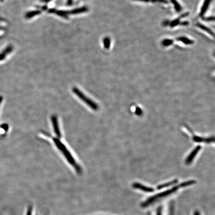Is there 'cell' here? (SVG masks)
<instances>
[{"instance_id":"cell-1","label":"cell","mask_w":215,"mask_h":215,"mask_svg":"<svg viewBox=\"0 0 215 215\" xmlns=\"http://www.w3.org/2000/svg\"><path fill=\"white\" fill-rule=\"evenodd\" d=\"M196 183V181L195 180H189L186 182H183L180 184H179L178 185L174 186L172 188L170 189L169 190H166L165 191L161 193H159L158 194L153 196L151 197V198H149L146 201H145V202L141 204V206L143 207H146L147 206H149L151 204L153 203L157 200L161 199V198H164L165 197L168 196L170 194H172L173 193H174L178 189L180 188L181 187H184L188 186L191 185L193 184Z\"/></svg>"},{"instance_id":"cell-2","label":"cell","mask_w":215,"mask_h":215,"mask_svg":"<svg viewBox=\"0 0 215 215\" xmlns=\"http://www.w3.org/2000/svg\"><path fill=\"white\" fill-rule=\"evenodd\" d=\"M52 139H53L54 143H55V146H57V148H58V149L59 151H61L62 153L64 155L65 157L66 158L68 161L69 162V163L71 165H72L74 167V168L76 170L77 172L78 173L81 172V169L80 168V167L77 164L74 158L71 154L66 146H65L64 144H63V143H62L58 138H52Z\"/></svg>"},{"instance_id":"cell-3","label":"cell","mask_w":215,"mask_h":215,"mask_svg":"<svg viewBox=\"0 0 215 215\" xmlns=\"http://www.w3.org/2000/svg\"><path fill=\"white\" fill-rule=\"evenodd\" d=\"M72 91L76 95H77V97L79 99H81L83 102L85 103V104L87 105L89 107H90V108L95 111L98 110L99 107L97 104H96V103H95L91 99L87 97L84 94L80 91V90L78 89L76 87H74L72 89Z\"/></svg>"},{"instance_id":"cell-4","label":"cell","mask_w":215,"mask_h":215,"mask_svg":"<svg viewBox=\"0 0 215 215\" xmlns=\"http://www.w3.org/2000/svg\"><path fill=\"white\" fill-rule=\"evenodd\" d=\"M51 120L52 122V125L54 127V132L55 135H56L57 138H61V134L60 130L59 127V124H58V119L56 116H55V115H54L51 117Z\"/></svg>"},{"instance_id":"cell-5","label":"cell","mask_w":215,"mask_h":215,"mask_svg":"<svg viewBox=\"0 0 215 215\" xmlns=\"http://www.w3.org/2000/svg\"><path fill=\"white\" fill-rule=\"evenodd\" d=\"M201 149V146H197L196 148H195V149H194L191 153L187 157L186 159L185 162L187 164H189L191 162H192L193 159H194V157L196 156L197 154L198 153V152Z\"/></svg>"},{"instance_id":"cell-6","label":"cell","mask_w":215,"mask_h":215,"mask_svg":"<svg viewBox=\"0 0 215 215\" xmlns=\"http://www.w3.org/2000/svg\"><path fill=\"white\" fill-rule=\"evenodd\" d=\"M132 187H134V188L140 189V190H142L143 191L146 192L151 193V192L154 191V189L151 188V187H147L146 186L143 185L139 183H134L132 184Z\"/></svg>"},{"instance_id":"cell-7","label":"cell","mask_w":215,"mask_h":215,"mask_svg":"<svg viewBox=\"0 0 215 215\" xmlns=\"http://www.w3.org/2000/svg\"><path fill=\"white\" fill-rule=\"evenodd\" d=\"M193 140H194V141H196L197 143L205 142V143H214V140H215V138L214 137H210V138H204L194 135L193 136Z\"/></svg>"},{"instance_id":"cell-8","label":"cell","mask_w":215,"mask_h":215,"mask_svg":"<svg viewBox=\"0 0 215 215\" xmlns=\"http://www.w3.org/2000/svg\"><path fill=\"white\" fill-rule=\"evenodd\" d=\"M88 11V8L87 7H82L81 8H77L75 9H73L70 12H69L70 14H77L82 13H86Z\"/></svg>"},{"instance_id":"cell-9","label":"cell","mask_w":215,"mask_h":215,"mask_svg":"<svg viewBox=\"0 0 215 215\" xmlns=\"http://www.w3.org/2000/svg\"><path fill=\"white\" fill-rule=\"evenodd\" d=\"M178 182V180L177 179L174 180L170 181V182H167V183H165L161 185L158 186H157V189H161L163 188H166V187H169L170 186L173 185L174 184L177 183Z\"/></svg>"},{"instance_id":"cell-10","label":"cell","mask_w":215,"mask_h":215,"mask_svg":"<svg viewBox=\"0 0 215 215\" xmlns=\"http://www.w3.org/2000/svg\"><path fill=\"white\" fill-rule=\"evenodd\" d=\"M55 14L61 17H63L64 19H68V15L69 14V12L65 11H59V10H56L55 13Z\"/></svg>"},{"instance_id":"cell-11","label":"cell","mask_w":215,"mask_h":215,"mask_svg":"<svg viewBox=\"0 0 215 215\" xmlns=\"http://www.w3.org/2000/svg\"><path fill=\"white\" fill-rule=\"evenodd\" d=\"M41 11L39 10H36V11H30V12L27 13L25 14V18L27 19H31L35 16L41 14Z\"/></svg>"},{"instance_id":"cell-12","label":"cell","mask_w":215,"mask_h":215,"mask_svg":"<svg viewBox=\"0 0 215 215\" xmlns=\"http://www.w3.org/2000/svg\"><path fill=\"white\" fill-rule=\"evenodd\" d=\"M211 0H205V1L204 2V5L201 9V13L200 15H203L206 12V10L207 9L208 7H209V4L210 3Z\"/></svg>"},{"instance_id":"cell-13","label":"cell","mask_w":215,"mask_h":215,"mask_svg":"<svg viewBox=\"0 0 215 215\" xmlns=\"http://www.w3.org/2000/svg\"><path fill=\"white\" fill-rule=\"evenodd\" d=\"M178 40L186 44H191L193 43L192 41H191L190 39H188V38H185V37L179 38H178Z\"/></svg>"},{"instance_id":"cell-14","label":"cell","mask_w":215,"mask_h":215,"mask_svg":"<svg viewBox=\"0 0 215 215\" xmlns=\"http://www.w3.org/2000/svg\"><path fill=\"white\" fill-rule=\"evenodd\" d=\"M103 43H104V47L106 49H109L110 46L111 41L109 38H105L103 40Z\"/></svg>"},{"instance_id":"cell-15","label":"cell","mask_w":215,"mask_h":215,"mask_svg":"<svg viewBox=\"0 0 215 215\" xmlns=\"http://www.w3.org/2000/svg\"><path fill=\"white\" fill-rule=\"evenodd\" d=\"M197 25L198 27H199L200 28H201L202 30H204L205 31H206V32H207L208 33H209L210 35H213V33H212V30H211L210 29L208 28H207V27H205L204 25H200V24H198Z\"/></svg>"},{"instance_id":"cell-16","label":"cell","mask_w":215,"mask_h":215,"mask_svg":"<svg viewBox=\"0 0 215 215\" xmlns=\"http://www.w3.org/2000/svg\"><path fill=\"white\" fill-rule=\"evenodd\" d=\"M162 43L163 46H170L171 44H172L173 41L172 40H171V39H165L164 41H163V42Z\"/></svg>"},{"instance_id":"cell-17","label":"cell","mask_w":215,"mask_h":215,"mask_svg":"<svg viewBox=\"0 0 215 215\" xmlns=\"http://www.w3.org/2000/svg\"><path fill=\"white\" fill-rule=\"evenodd\" d=\"M172 2L173 4H174L177 11H180L181 10V7L180 5H179V4L176 1V0H172Z\"/></svg>"},{"instance_id":"cell-18","label":"cell","mask_w":215,"mask_h":215,"mask_svg":"<svg viewBox=\"0 0 215 215\" xmlns=\"http://www.w3.org/2000/svg\"><path fill=\"white\" fill-rule=\"evenodd\" d=\"M141 113H142V111L140 110V109L138 108L137 109V110H136V114H137V115H140Z\"/></svg>"},{"instance_id":"cell-19","label":"cell","mask_w":215,"mask_h":215,"mask_svg":"<svg viewBox=\"0 0 215 215\" xmlns=\"http://www.w3.org/2000/svg\"><path fill=\"white\" fill-rule=\"evenodd\" d=\"M56 9H49V13L51 14H54Z\"/></svg>"},{"instance_id":"cell-20","label":"cell","mask_w":215,"mask_h":215,"mask_svg":"<svg viewBox=\"0 0 215 215\" xmlns=\"http://www.w3.org/2000/svg\"><path fill=\"white\" fill-rule=\"evenodd\" d=\"M32 207H30L28 210V212H27V215H32Z\"/></svg>"},{"instance_id":"cell-21","label":"cell","mask_w":215,"mask_h":215,"mask_svg":"<svg viewBox=\"0 0 215 215\" xmlns=\"http://www.w3.org/2000/svg\"><path fill=\"white\" fill-rule=\"evenodd\" d=\"M73 0H67V5L68 6H70L72 5V4L73 3Z\"/></svg>"},{"instance_id":"cell-22","label":"cell","mask_w":215,"mask_h":215,"mask_svg":"<svg viewBox=\"0 0 215 215\" xmlns=\"http://www.w3.org/2000/svg\"><path fill=\"white\" fill-rule=\"evenodd\" d=\"M157 215H161V208L159 209V210L157 211Z\"/></svg>"},{"instance_id":"cell-23","label":"cell","mask_w":215,"mask_h":215,"mask_svg":"<svg viewBox=\"0 0 215 215\" xmlns=\"http://www.w3.org/2000/svg\"><path fill=\"white\" fill-rule=\"evenodd\" d=\"M51 0H41V1L42 2H43V3H49V2H50V1H51Z\"/></svg>"},{"instance_id":"cell-24","label":"cell","mask_w":215,"mask_h":215,"mask_svg":"<svg viewBox=\"0 0 215 215\" xmlns=\"http://www.w3.org/2000/svg\"><path fill=\"white\" fill-rule=\"evenodd\" d=\"M136 1H140V2H148L151 0H136Z\"/></svg>"},{"instance_id":"cell-25","label":"cell","mask_w":215,"mask_h":215,"mask_svg":"<svg viewBox=\"0 0 215 215\" xmlns=\"http://www.w3.org/2000/svg\"><path fill=\"white\" fill-rule=\"evenodd\" d=\"M194 215H200L199 212L198 211H196L194 213Z\"/></svg>"},{"instance_id":"cell-26","label":"cell","mask_w":215,"mask_h":215,"mask_svg":"<svg viewBox=\"0 0 215 215\" xmlns=\"http://www.w3.org/2000/svg\"><path fill=\"white\" fill-rule=\"evenodd\" d=\"M2 100H3V98L1 96H0V105H1V103H2Z\"/></svg>"}]
</instances>
